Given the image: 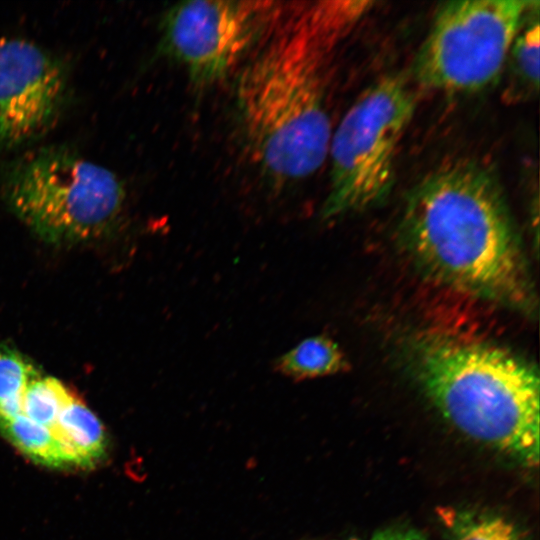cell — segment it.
Returning <instances> with one entry per match:
<instances>
[{
	"label": "cell",
	"instance_id": "cell-7",
	"mask_svg": "<svg viewBox=\"0 0 540 540\" xmlns=\"http://www.w3.org/2000/svg\"><path fill=\"white\" fill-rule=\"evenodd\" d=\"M268 3L193 0L177 3L161 21L160 50L197 87L223 79L252 46Z\"/></svg>",
	"mask_w": 540,
	"mask_h": 540
},
{
	"label": "cell",
	"instance_id": "cell-13",
	"mask_svg": "<svg viewBox=\"0 0 540 540\" xmlns=\"http://www.w3.org/2000/svg\"><path fill=\"white\" fill-rule=\"evenodd\" d=\"M73 396L55 378L34 375L22 397V413L36 423L52 430L66 403Z\"/></svg>",
	"mask_w": 540,
	"mask_h": 540
},
{
	"label": "cell",
	"instance_id": "cell-10",
	"mask_svg": "<svg viewBox=\"0 0 540 540\" xmlns=\"http://www.w3.org/2000/svg\"><path fill=\"white\" fill-rule=\"evenodd\" d=\"M51 431L74 465L91 466L105 454L106 436L102 424L74 394L62 408Z\"/></svg>",
	"mask_w": 540,
	"mask_h": 540
},
{
	"label": "cell",
	"instance_id": "cell-8",
	"mask_svg": "<svg viewBox=\"0 0 540 540\" xmlns=\"http://www.w3.org/2000/svg\"><path fill=\"white\" fill-rule=\"evenodd\" d=\"M64 64L21 38L0 39V148L44 133L58 117L67 93Z\"/></svg>",
	"mask_w": 540,
	"mask_h": 540
},
{
	"label": "cell",
	"instance_id": "cell-4",
	"mask_svg": "<svg viewBox=\"0 0 540 540\" xmlns=\"http://www.w3.org/2000/svg\"><path fill=\"white\" fill-rule=\"evenodd\" d=\"M12 211L51 242H80L108 232L126 198L110 169L61 147L41 148L13 162L3 177Z\"/></svg>",
	"mask_w": 540,
	"mask_h": 540
},
{
	"label": "cell",
	"instance_id": "cell-17",
	"mask_svg": "<svg viewBox=\"0 0 540 540\" xmlns=\"http://www.w3.org/2000/svg\"><path fill=\"white\" fill-rule=\"evenodd\" d=\"M410 540H425L423 539L420 535H418L417 533L411 531L410 532Z\"/></svg>",
	"mask_w": 540,
	"mask_h": 540
},
{
	"label": "cell",
	"instance_id": "cell-16",
	"mask_svg": "<svg viewBox=\"0 0 540 540\" xmlns=\"http://www.w3.org/2000/svg\"><path fill=\"white\" fill-rule=\"evenodd\" d=\"M410 532L396 529H384L373 535L371 540H410Z\"/></svg>",
	"mask_w": 540,
	"mask_h": 540
},
{
	"label": "cell",
	"instance_id": "cell-6",
	"mask_svg": "<svg viewBox=\"0 0 540 540\" xmlns=\"http://www.w3.org/2000/svg\"><path fill=\"white\" fill-rule=\"evenodd\" d=\"M532 2L465 0L443 4L414 58L413 79L425 89L447 93H471L491 86L504 70Z\"/></svg>",
	"mask_w": 540,
	"mask_h": 540
},
{
	"label": "cell",
	"instance_id": "cell-12",
	"mask_svg": "<svg viewBox=\"0 0 540 540\" xmlns=\"http://www.w3.org/2000/svg\"><path fill=\"white\" fill-rule=\"evenodd\" d=\"M0 432L24 454L38 463L60 467L73 464L52 431L23 413L0 416Z\"/></svg>",
	"mask_w": 540,
	"mask_h": 540
},
{
	"label": "cell",
	"instance_id": "cell-15",
	"mask_svg": "<svg viewBox=\"0 0 540 540\" xmlns=\"http://www.w3.org/2000/svg\"><path fill=\"white\" fill-rule=\"evenodd\" d=\"M454 520L455 540H520L514 526L501 517L464 514Z\"/></svg>",
	"mask_w": 540,
	"mask_h": 540
},
{
	"label": "cell",
	"instance_id": "cell-11",
	"mask_svg": "<svg viewBox=\"0 0 540 540\" xmlns=\"http://www.w3.org/2000/svg\"><path fill=\"white\" fill-rule=\"evenodd\" d=\"M275 368L285 376L303 380L346 371L349 362L336 342L320 335L305 339L282 355Z\"/></svg>",
	"mask_w": 540,
	"mask_h": 540
},
{
	"label": "cell",
	"instance_id": "cell-3",
	"mask_svg": "<svg viewBox=\"0 0 540 540\" xmlns=\"http://www.w3.org/2000/svg\"><path fill=\"white\" fill-rule=\"evenodd\" d=\"M408 375L441 415L469 437L518 461L539 462V373L499 345L417 332L402 345Z\"/></svg>",
	"mask_w": 540,
	"mask_h": 540
},
{
	"label": "cell",
	"instance_id": "cell-5",
	"mask_svg": "<svg viewBox=\"0 0 540 540\" xmlns=\"http://www.w3.org/2000/svg\"><path fill=\"white\" fill-rule=\"evenodd\" d=\"M416 104L415 92L402 73L382 76L357 97L331 136L330 188L323 218L364 211L388 197L398 147Z\"/></svg>",
	"mask_w": 540,
	"mask_h": 540
},
{
	"label": "cell",
	"instance_id": "cell-14",
	"mask_svg": "<svg viewBox=\"0 0 540 540\" xmlns=\"http://www.w3.org/2000/svg\"><path fill=\"white\" fill-rule=\"evenodd\" d=\"M34 375V368L19 353L0 346V416L22 413L23 393Z\"/></svg>",
	"mask_w": 540,
	"mask_h": 540
},
{
	"label": "cell",
	"instance_id": "cell-1",
	"mask_svg": "<svg viewBox=\"0 0 540 540\" xmlns=\"http://www.w3.org/2000/svg\"><path fill=\"white\" fill-rule=\"evenodd\" d=\"M398 239L426 276L525 315L537 294L496 171L470 158L448 161L408 192Z\"/></svg>",
	"mask_w": 540,
	"mask_h": 540
},
{
	"label": "cell",
	"instance_id": "cell-2",
	"mask_svg": "<svg viewBox=\"0 0 540 540\" xmlns=\"http://www.w3.org/2000/svg\"><path fill=\"white\" fill-rule=\"evenodd\" d=\"M339 40L306 8L238 76L236 110L245 145L275 181L306 178L327 158L332 133L325 66Z\"/></svg>",
	"mask_w": 540,
	"mask_h": 540
},
{
	"label": "cell",
	"instance_id": "cell-18",
	"mask_svg": "<svg viewBox=\"0 0 540 540\" xmlns=\"http://www.w3.org/2000/svg\"><path fill=\"white\" fill-rule=\"evenodd\" d=\"M352 540H358V539H352Z\"/></svg>",
	"mask_w": 540,
	"mask_h": 540
},
{
	"label": "cell",
	"instance_id": "cell-9",
	"mask_svg": "<svg viewBox=\"0 0 540 540\" xmlns=\"http://www.w3.org/2000/svg\"><path fill=\"white\" fill-rule=\"evenodd\" d=\"M539 2L533 1L510 47L503 90L506 103L516 104L536 96L539 88Z\"/></svg>",
	"mask_w": 540,
	"mask_h": 540
}]
</instances>
